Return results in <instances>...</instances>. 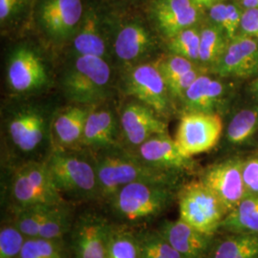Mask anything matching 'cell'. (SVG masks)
I'll return each instance as SVG.
<instances>
[{"label":"cell","instance_id":"obj_29","mask_svg":"<svg viewBox=\"0 0 258 258\" xmlns=\"http://www.w3.org/2000/svg\"><path fill=\"white\" fill-rule=\"evenodd\" d=\"M56 205H39L13 212L12 222L27 238L37 237L41 227Z\"/></svg>","mask_w":258,"mask_h":258},{"label":"cell","instance_id":"obj_34","mask_svg":"<svg viewBox=\"0 0 258 258\" xmlns=\"http://www.w3.org/2000/svg\"><path fill=\"white\" fill-rule=\"evenodd\" d=\"M155 63L166 82V86L173 81H175L179 77H181L182 75L185 74L194 70V68L198 67V63L181 55L174 54L163 57Z\"/></svg>","mask_w":258,"mask_h":258},{"label":"cell","instance_id":"obj_11","mask_svg":"<svg viewBox=\"0 0 258 258\" xmlns=\"http://www.w3.org/2000/svg\"><path fill=\"white\" fill-rule=\"evenodd\" d=\"M125 90L159 115L167 113L170 95L156 63H140L132 67L125 79Z\"/></svg>","mask_w":258,"mask_h":258},{"label":"cell","instance_id":"obj_1","mask_svg":"<svg viewBox=\"0 0 258 258\" xmlns=\"http://www.w3.org/2000/svg\"><path fill=\"white\" fill-rule=\"evenodd\" d=\"M50 175L65 200L75 202L100 199L95 157L86 149H52L45 160Z\"/></svg>","mask_w":258,"mask_h":258},{"label":"cell","instance_id":"obj_25","mask_svg":"<svg viewBox=\"0 0 258 258\" xmlns=\"http://www.w3.org/2000/svg\"><path fill=\"white\" fill-rule=\"evenodd\" d=\"M220 229L228 232L258 234V194H247L227 214Z\"/></svg>","mask_w":258,"mask_h":258},{"label":"cell","instance_id":"obj_30","mask_svg":"<svg viewBox=\"0 0 258 258\" xmlns=\"http://www.w3.org/2000/svg\"><path fill=\"white\" fill-rule=\"evenodd\" d=\"M244 10L235 3L218 1L209 9L212 23L221 28L231 40L239 35L240 24Z\"/></svg>","mask_w":258,"mask_h":258},{"label":"cell","instance_id":"obj_35","mask_svg":"<svg viewBox=\"0 0 258 258\" xmlns=\"http://www.w3.org/2000/svg\"><path fill=\"white\" fill-rule=\"evenodd\" d=\"M203 69L198 66V67L194 68V70L182 75L181 77L176 79L175 81H173L172 83H170L167 85L169 95L173 98H178V99L182 100L184 93L186 92V90L189 88V86L194 83V81L200 75L203 74Z\"/></svg>","mask_w":258,"mask_h":258},{"label":"cell","instance_id":"obj_16","mask_svg":"<svg viewBox=\"0 0 258 258\" xmlns=\"http://www.w3.org/2000/svg\"><path fill=\"white\" fill-rule=\"evenodd\" d=\"M202 10L192 0H153L151 3L152 18L166 39L195 26Z\"/></svg>","mask_w":258,"mask_h":258},{"label":"cell","instance_id":"obj_6","mask_svg":"<svg viewBox=\"0 0 258 258\" xmlns=\"http://www.w3.org/2000/svg\"><path fill=\"white\" fill-rule=\"evenodd\" d=\"M180 219L197 231L213 236L229 213L220 198L199 180L184 184L177 192Z\"/></svg>","mask_w":258,"mask_h":258},{"label":"cell","instance_id":"obj_32","mask_svg":"<svg viewBox=\"0 0 258 258\" xmlns=\"http://www.w3.org/2000/svg\"><path fill=\"white\" fill-rule=\"evenodd\" d=\"M168 40L167 46L171 54L181 55L199 63L200 29L194 27L184 29Z\"/></svg>","mask_w":258,"mask_h":258},{"label":"cell","instance_id":"obj_41","mask_svg":"<svg viewBox=\"0 0 258 258\" xmlns=\"http://www.w3.org/2000/svg\"><path fill=\"white\" fill-rule=\"evenodd\" d=\"M250 90L253 93V95L256 97L258 100V77L250 84Z\"/></svg>","mask_w":258,"mask_h":258},{"label":"cell","instance_id":"obj_4","mask_svg":"<svg viewBox=\"0 0 258 258\" xmlns=\"http://www.w3.org/2000/svg\"><path fill=\"white\" fill-rule=\"evenodd\" d=\"M111 68L105 58L76 55L61 81L65 97L76 104L97 105L110 90Z\"/></svg>","mask_w":258,"mask_h":258},{"label":"cell","instance_id":"obj_26","mask_svg":"<svg viewBox=\"0 0 258 258\" xmlns=\"http://www.w3.org/2000/svg\"><path fill=\"white\" fill-rule=\"evenodd\" d=\"M106 258H140L137 231L130 226L112 223L108 234Z\"/></svg>","mask_w":258,"mask_h":258},{"label":"cell","instance_id":"obj_31","mask_svg":"<svg viewBox=\"0 0 258 258\" xmlns=\"http://www.w3.org/2000/svg\"><path fill=\"white\" fill-rule=\"evenodd\" d=\"M19 258H69L63 238H27Z\"/></svg>","mask_w":258,"mask_h":258},{"label":"cell","instance_id":"obj_20","mask_svg":"<svg viewBox=\"0 0 258 258\" xmlns=\"http://www.w3.org/2000/svg\"><path fill=\"white\" fill-rule=\"evenodd\" d=\"M183 258H207L213 236L197 231L183 221H164L157 229Z\"/></svg>","mask_w":258,"mask_h":258},{"label":"cell","instance_id":"obj_17","mask_svg":"<svg viewBox=\"0 0 258 258\" xmlns=\"http://www.w3.org/2000/svg\"><path fill=\"white\" fill-rule=\"evenodd\" d=\"M94 106L75 104L55 114L51 121L52 149L83 148L82 142L85 123Z\"/></svg>","mask_w":258,"mask_h":258},{"label":"cell","instance_id":"obj_7","mask_svg":"<svg viewBox=\"0 0 258 258\" xmlns=\"http://www.w3.org/2000/svg\"><path fill=\"white\" fill-rule=\"evenodd\" d=\"M222 132L223 121L218 114L186 112L178 124L174 141L184 157L192 158L212 150Z\"/></svg>","mask_w":258,"mask_h":258},{"label":"cell","instance_id":"obj_40","mask_svg":"<svg viewBox=\"0 0 258 258\" xmlns=\"http://www.w3.org/2000/svg\"><path fill=\"white\" fill-rule=\"evenodd\" d=\"M240 4L244 9L258 8V0H240Z\"/></svg>","mask_w":258,"mask_h":258},{"label":"cell","instance_id":"obj_38","mask_svg":"<svg viewBox=\"0 0 258 258\" xmlns=\"http://www.w3.org/2000/svg\"><path fill=\"white\" fill-rule=\"evenodd\" d=\"M19 0H0V19L1 22L12 16L19 6Z\"/></svg>","mask_w":258,"mask_h":258},{"label":"cell","instance_id":"obj_19","mask_svg":"<svg viewBox=\"0 0 258 258\" xmlns=\"http://www.w3.org/2000/svg\"><path fill=\"white\" fill-rule=\"evenodd\" d=\"M120 120L110 108L93 107L86 120L82 148L92 153L121 145Z\"/></svg>","mask_w":258,"mask_h":258},{"label":"cell","instance_id":"obj_8","mask_svg":"<svg viewBox=\"0 0 258 258\" xmlns=\"http://www.w3.org/2000/svg\"><path fill=\"white\" fill-rule=\"evenodd\" d=\"M52 121V120H51ZM51 121L45 111L28 105L19 108L7 123L12 146L23 155H33L51 143Z\"/></svg>","mask_w":258,"mask_h":258},{"label":"cell","instance_id":"obj_39","mask_svg":"<svg viewBox=\"0 0 258 258\" xmlns=\"http://www.w3.org/2000/svg\"><path fill=\"white\" fill-rule=\"evenodd\" d=\"M192 1L194 3H196L198 6H200L202 9H210L219 0H192Z\"/></svg>","mask_w":258,"mask_h":258},{"label":"cell","instance_id":"obj_23","mask_svg":"<svg viewBox=\"0 0 258 258\" xmlns=\"http://www.w3.org/2000/svg\"><path fill=\"white\" fill-rule=\"evenodd\" d=\"M73 49L76 55H95L105 57L106 41L101 30L100 19L93 11L83 16V21L73 37Z\"/></svg>","mask_w":258,"mask_h":258},{"label":"cell","instance_id":"obj_37","mask_svg":"<svg viewBox=\"0 0 258 258\" xmlns=\"http://www.w3.org/2000/svg\"><path fill=\"white\" fill-rule=\"evenodd\" d=\"M239 35L258 38V8L244 9L240 24Z\"/></svg>","mask_w":258,"mask_h":258},{"label":"cell","instance_id":"obj_15","mask_svg":"<svg viewBox=\"0 0 258 258\" xmlns=\"http://www.w3.org/2000/svg\"><path fill=\"white\" fill-rule=\"evenodd\" d=\"M212 69L226 78H249L257 75V38L238 35L231 39Z\"/></svg>","mask_w":258,"mask_h":258},{"label":"cell","instance_id":"obj_22","mask_svg":"<svg viewBox=\"0 0 258 258\" xmlns=\"http://www.w3.org/2000/svg\"><path fill=\"white\" fill-rule=\"evenodd\" d=\"M225 96L224 84L208 75H200L184 93L182 101L187 112L214 113Z\"/></svg>","mask_w":258,"mask_h":258},{"label":"cell","instance_id":"obj_24","mask_svg":"<svg viewBox=\"0 0 258 258\" xmlns=\"http://www.w3.org/2000/svg\"><path fill=\"white\" fill-rule=\"evenodd\" d=\"M230 233L213 239L207 258H258V234Z\"/></svg>","mask_w":258,"mask_h":258},{"label":"cell","instance_id":"obj_2","mask_svg":"<svg viewBox=\"0 0 258 258\" xmlns=\"http://www.w3.org/2000/svg\"><path fill=\"white\" fill-rule=\"evenodd\" d=\"M96 161L101 201L107 202L121 186L138 181L174 184V173L158 169L143 162L121 145L93 153Z\"/></svg>","mask_w":258,"mask_h":258},{"label":"cell","instance_id":"obj_10","mask_svg":"<svg viewBox=\"0 0 258 258\" xmlns=\"http://www.w3.org/2000/svg\"><path fill=\"white\" fill-rule=\"evenodd\" d=\"M122 147L135 150L155 135L166 133V124L159 114L144 102L135 100L126 103L120 115Z\"/></svg>","mask_w":258,"mask_h":258},{"label":"cell","instance_id":"obj_27","mask_svg":"<svg viewBox=\"0 0 258 258\" xmlns=\"http://www.w3.org/2000/svg\"><path fill=\"white\" fill-rule=\"evenodd\" d=\"M229 41L221 28L213 23L200 28L199 63L213 68L224 54Z\"/></svg>","mask_w":258,"mask_h":258},{"label":"cell","instance_id":"obj_3","mask_svg":"<svg viewBox=\"0 0 258 258\" xmlns=\"http://www.w3.org/2000/svg\"><path fill=\"white\" fill-rule=\"evenodd\" d=\"M174 184L138 181L121 186L106 202L119 224L141 225L161 216L177 197Z\"/></svg>","mask_w":258,"mask_h":258},{"label":"cell","instance_id":"obj_5","mask_svg":"<svg viewBox=\"0 0 258 258\" xmlns=\"http://www.w3.org/2000/svg\"><path fill=\"white\" fill-rule=\"evenodd\" d=\"M9 198L13 212L67 202L53 183L45 161L37 160H29L16 169L10 182Z\"/></svg>","mask_w":258,"mask_h":258},{"label":"cell","instance_id":"obj_28","mask_svg":"<svg viewBox=\"0 0 258 258\" xmlns=\"http://www.w3.org/2000/svg\"><path fill=\"white\" fill-rule=\"evenodd\" d=\"M258 129V106L238 111L230 120L226 137L231 146H242L253 137Z\"/></svg>","mask_w":258,"mask_h":258},{"label":"cell","instance_id":"obj_33","mask_svg":"<svg viewBox=\"0 0 258 258\" xmlns=\"http://www.w3.org/2000/svg\"><path fill=\"white\" fill-rule=\"evenodd\" d=\"M27 237L13 223H6L0 230V258H19Z\"/></svg>","mask_w":258,"mask_h":258},{"label":"cell","instance_id":"obj_13","mask_svg":"<svg viewBox=\"0 0 258 258\" xmlns=\"http://www.w3.org/2000/svg\"><path fill=\"white\" fill-rule=\"evenodd\" d=\"M242 163L237 160H228L214 164L205 169L200 178L220 198L229 212L247 195Z\"/></svg>","mask_w":258,"mask_h":258},{"label":"cell","instance_id":"obj_12","mask_svg":"<svg viewBox=\"0 0 258 258\" xmlns=\"http://www.w3.org/2000/svg\"><path fill=\"white\" fill-rule=\"evenodd\" d=\"M7 82L15 92L37 91L48 83L45 64L34 50L19 47L8 59Z\"/></svg>","mask_w":258,"mask_h":258},{"label":"cell","instance_id":"obj_21","mask_svg":"<svg viewBox=\"0 0 258 258\" xmlns=\"http://www.w3.org/2000/svg\"><path fill=\"white\" fill-rule=\"evenodd\" d=\"M155 41L147 28L140 23H127L120 28L114 40V53L121 62L135 64L150 55Z\"/></svg>","mask_w":258,"mask_h":258},{"label":"cell","instance_id":"obj_36","mask_svg":"<svg viewBox=\"0 0 258 258\" xmlns=\"http://www.w3.org/2000/svg\"><path fill=\"white\" fill-rule=\"evenodd\" d=\"M242 175L247 194H258V157L242 163Z\"/></svg>","mask_w":258,"mask_h":258},{"label":"cell","instance_id":"obj_9","mask_svg":"<svg viewBox=\"0 0 258 258\" xmlns=\"http://www.w3.org/2000/svg\"><path fill=\"white\" fill-rule=\"evenodd\" d=\"M111 224L95 211L79 215L70 231L72 258H106Z\"/></svg>","mask_w":258,"mask_h":258},{"label":"cell","instance_id":"obj_42","mask_svg":"<svg viewBox=\"0 0 258 258\" xmlns=\"http://www.w3.org/2000/svg\"><path fill=\"white\" fill-rule=\"evenodd\" d=\"M219 1H222V0H219Z\"/></svg>","mask_w":258,"mask_h":258},{"label":"cell","instance_id":"obj_14","mask_svg":"<svg viewBox=\"0 0 258 258\" xmlns=\"http://www.w3.org/2000/svg\"><path fill=\"white\" fill-rule=\"evenodd\" d=\"M82 0H46L39 20L47 35L57 42L74 37L83 19Z\"/></svg>","mask_w":258,"mask_h":258},{"label":"cell","instance_id":"obj_18","mask_svg":"<svg viewBox=\"0 0 258 258\" xmlns=\"http://www.w3.org/2000/svg\"><path fill=\"white\" fill-rule=\"evenodd\" d=\"M133 152L149 166L173 173L189 169L194 165L192 158L184 157L180 152L175 141L167 133L148 139Z\"/></svg>","mask_w":258,"mask_h":258}]
</instances>
